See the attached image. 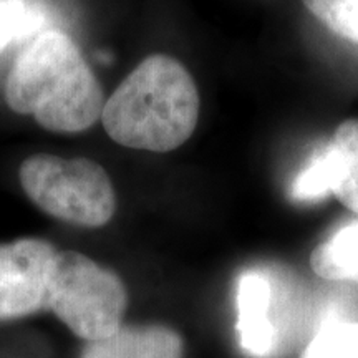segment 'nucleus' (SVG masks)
<instances>
[{
    "label": "nucleus",
    "mask_w": 358,
    "mask_h": 358,
    "mask_svg": "<svg viewBox=\"0 0 358 358\" xmlns=\"http://www.w3.org/2000/svg\"><path fill=\"white\" fill-rule=\"evenodd\" d=\"M329 145L335 155L332 194L358 214V120L340 123Z\"/></svg>",
    "instance_id": "obj_9"
},
{
    "label": "nucleus",
    "mask_w": 358,
    "mask_h": 358,
    "mask_svg": "<svg viewBox=\"0 0 358 358\" xmlns=\"http://www.w3.org/2000/svg\"><path fill=\"white\" fill-rule=\"evenodd\" d=\"M308 12L338 37L358 43V0H302Z\"/></svg>",
    "instance_id": "obj_12"
},
{
    "label": "nucleus",
    "mask_w": 358,
    "mask_h": 358,
    "mask_svg": "<svg viewBox=\"0 0 358 358\" xmlns=\"http://www.w3.org/2000/svg\"><path fill=\"white\" fill-rule=\"evenodd\" d=\"M25 8V0H0V55L12 47Z\"/></svg>",
    "instance_id": "obj_14"
},
{
    "label": "nucleus",
    "mask_w": 358,
    "mask_h": 358,
    "mask_svg": "<svg viewBox=\"0 0 358 358\" xmlns=\"http://www.w3.org/2000/svg\"><path fill=\"white\" fill-rule=\"evenodd\" d=\"M127 306V287L115 272L73 250L57 252L45 308L77 337H108L122 327Z\"/></svg>",
    "instance_id": "obj_4"
},
{
    "label": "nucleus",
    "mask_w": 358,
    "mask_h": 358,
    "mask_svg": "<svg viewBox=\"0 0 358 358\" xmlns=\"http://www.w3.org/2000/svg\"><path fill=\"white\" fill-rule=\"evenodd\" d=\"M13 111L43 128L78 133L101 118L103 92L78 47L62 30H47L19 52L6 83Z\"/></svg>",
    "instance_id": "obj_1"
},
{
    "label": "nucleus",
    "mask_w": 358,
    "mask_h": 358,
    "mask_svg": "<svg viewBox=\"0 0 358 358\" xmlns=\"http://www.w3.org/2000/svg\"><path fill=\"white\" fill-rule=\"evenodd\" d=\"M199 120V93L176 58H145L105 101L101 122L110 138L133 150L166 153L186 143Z\"/></svg>",
    "instance_id": "obj_2"
},
{
    "label": "nucleus",
    "mask_w": 358,
    "mask_h": 358,
    "mask_svg": "<svg viewBox=\"0 0 358 358\" xmlns=\"http://www.w3.org/2000/svg\"><path fill=\"white\" fill-rule=\"evenodd\" d=\"M299 358H358V322L325 320Z\"/></svg>",
    "instance_id": "obj_10"
},
{
    "label": "nucleus",
    "mask_w": 358,
    "mask_h": 358,
    "mask_svg": "<svg viewBox=\"0 0 358 358\" xmlns=\"http://www.w3.org/2000/svg\"><path fill=\"white\" fill-rule=\"evenodd\" d=\"M185 343L164 325H122L108 337L88 342L80 358H182Z\"/></svg>",
    "instance_id": "obj_7"
},
{
    "label": "nucleus",
    "mask_w": 358,
    "mask_h": 358,
    "mask_svg": "<svg viewBox=\"0 0 358 358\" xmlns=\"http://www.w3.org/2000/svg\"><path fill=\"white\" fill-rule=\"evenodd\" d=\"M335 181V155L330 145L322 148L308 159L307 166L294 179L290 198L301 203L317 201L332 194Z\"/></svg>",
    "instance_id": "obj_11"
},
{
    "label": "nucleus",
    "mask_w": 358,
    "mask_h": 358,
    "mask_svg": "<svg viewBox=\"0 0 358 358\" xmlns=\"http://www.w3.org/2000/svg\"><path fill=\"white\" fill-rule=\"evenodd\" d=\"M57 252L42 239L0 244V322L22 319L47 307Z\"/></svg>",
    "instance_id": "obj_5"
},
{
    "label": "nucleus",
    "mask_w": 358,
    "mask_h": 358,
    "mask_svg": "<svg viewBox=\"0 0 358 358\" xmlns=\"http://www.w3.org/2000/svg\"><path fill=\"white\" fill-rule=\"evenodd\" d=\"M355 284H358V279H357V280H355Z\"/></svg>",
    "instance_id": "obj_15"
},
{
    "label": "nucleus",
    "mask_w": 358,
    "mask_h": 358,
    "mask_svg": "<svg viewBox=\"0 0 358 358\" xmlns=\"http://www.w3.org/2000/svg\"><path fill=\"white\" fill-rule=\"evenodd\" d=\"M48 12L38 0H25V8L24 13H22V19L19 24V30H17L15 40H13L12 47H25L29 45L32 40H35L38 35H42L47 30H53V29H47L48 25Z\"/></svg>",
    "instance_id": "obj_13"
},
{
    "label": "nucleus",
    "mask_w": 358,
    "mask_h": 358,
    "mask_svg": "<svg viewBox=\"0 0 358 358\" xmlns=\"http://www.w3.org/2000/svg\"><path fill=\"white\" fill-rule=\"evenodd\" d=\"M310 267L327 280L358 279V221L340 226L310 254Z\"/></svg>",
    "instance_id": "obj_8"
},
{
    "label": "nucleus",
    "mask_w": 358,
    "mask_h": 358,
    "mask_svg": "<svg viewBox=\"0 0 358 358\" xmlns=\"http://www.w3.org/2000/svg\"><path fill=\"white\" fill-rule=\"evenodd\" d=\"M20 182L43 213L73 226L101 227L115 214L113 185L92 159L34 155L22 163Z\"/></svg>",
    "instance_id": "obj_3"
},
{
    "label": "nucleus",
    "mask_w": 358,
    "mask_h": 358,
    "mask_svg": "<svg viewBox=\"0 0 358 358\" xmlns=\"http://www.w3.org/2000/svg\"><path fill=\"white\" fill-rule=\"evenodd\" d=\"M277 285L264 268H249L237 279V340L245 355L252 358H274L285 345L287 332L279 317L280 308H285V299Z\"/></svg>",
    "instance_id": "obj_6"
}]
</instances>
